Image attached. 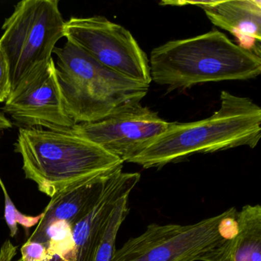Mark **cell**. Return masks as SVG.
<instances>
[{"instance_id":"6da1fadb","label":"cell","mask_w":261,"mask_h":261,"mask_svg":"<svg viewBox=\"0 0 261 261\" xmlns=\"http://www.w3.org/2000/svg\"><path fill=\"white\" fill-rule=\"evenodd\" d=\"M221 106L208 118L170 123L169 128L127 163L144 169L161 168L196 153L247 146L254 148L261 134V109L249 97L221 91Z\"/></svg>"},{"instance_id":"7a4b0ae2","label":"cell","mask_w":261,"mask_h":261,"mask_svg":"<svg viewBox=\"0 0 261 261\" xmlns=\"http://www.w3.org/2000/svg\"><path fill=\"white\" fill-rule=\"evenodd\" d=\"M149 62L152 82L170 89L250 80L261 72L260 56L233 43L217 30L160 45L151 51Z\"/></svg>"},{"instance_id":"3957f363","label":"cell","mask_w":261,"mask_h":261,"mask_svg":"<svg viewBox=\"0 0 261 261\" xmlns=\"http://www.w3.org/2000/svg\"><path fill=\"white\" fill-rule=\"evenodd\" d=\"M15 151L22 155L25 177L50 198L77 183L105 175L123 162L68 130L20 128Z\"/></svg>"},{"instance_id":"277c9868","label":"cell","mask_w":261,"mask_h":261,"mask_svg":"<svg viewBox=\"0 0 261 261\" xmlns=\"http://www.w3.org/2000/svg\"><path fill=\"white\" fill-rule=\"evenodd\" d=\"M53 53L64 103L76 124L99 121L138 105L149 92V85L106 68L68 41Z\"/></svg>"},{"instance_id":"5b68a950","label":"cell","mask_w":261,"mask_h":261,"mask_svg":"<svg viewBox=\"0 0 261 261\" xmlns=\"http://www.w3.org/2000/svg\"><path fill=\"white\" fill-rule=\"evenodd\" d=\"M59 4L58 0H23L6 19L0 48L9 62L11 92L53 59L56 43L64 37L65 22Z\"/></svg>"},{"instance_id":"8992f818","label":"cell","mask_w":261,"mask_h":261,"mask_svg":"<svg viewBox=\"0 0 261 261\" xmlns=\"http://www.w3.org/2000/svg\"><path fill=\"white\" fill-rule=\"evenodd\" d=\"M235 207L192 224H151L131 238L111 261H198L237 230Z\"/></svg>"},{"instance_id":"52a82bcc","label":"cell","mask_w":261,"mask_h":261,"mask_svg":"<svg viewBox=\"0 0 261 261\" xmlns=\"http://www.w3.org/2000/svg\"><path fill=\"white\" fill-rule=\"evenodd\" d=\"M64 37L100 65L150 86L149 59L122 25L103 16L72 17L65 22Z\"/></svg>"},{"instance_id":"ba28073f","label":"cell","mask_w":261,"mask_h":261,"mask_svg":"<svg viewBox=\"0 0 261 261\" xmlns=\"http://www.w3.org/2000/svg\"><path fill=\"white\" fill-rule=\"evenodd\" d=\"M169 125L158 113L138 103L99 121L77 123L65 130L97 145L124 163L163 134Z\"/></svg>"},{"instance_id":"9c48e42d","label":"cell","mask_w":261,"mask_h":261,"mask_svg":"<svg viewBox=\"0 0 261 261\" xmlns=\"http://www.w3.org/2000/svg\"><path fill=\"white\" fill-rule=\"evenodd\" d=\"M2 110L23 128L60 131L76 124L67 112L53 59L12 91Z\"/></svg>"},{"instance_id":"30bf717a","label":"cell","mask_w":261,"mask_h":261,"mask_svg":"<svg viewBox=\"0 0 261 261\" xmlns=\"http://www.w3.org/2000/svg\"><path fill=\"white\" fill-rule=\"evenodd\" d=\"M164 4H191L200 7L212 24L234 36L238 45L260 56L261 3L259 0H212Z\"/></svg>"},{"instance_id":"8fae6325","label":"cell","mask_w":261,"mask_h":261,"mask_svg":"<svg viewBox=\"0 0 261 261\" xmlns=\"http://www.w3.org/2000/svg\"><path fill=\"white\" fill-rule=\"evenodd\" d=\"M237 230L200 261H261V207L247 204L237 213Z\"/></svg>"},{"instance_id":"7c38bea8","label":"cell","mask_w":261,"mask_h":261,"mask_svg":"<svg viewBox=\"0 0 261 261\" xmlns=\"http://www.w3.org/2000/svg\"><path fill=\"white\" fill-rule=\"evenodd\" d=\"M129 195L123 196L114 207L97 250L95 261H111L116 251L117 233L122 223L124 221L129 214Z\"/></svg>"},{"instance_id":"4fadbf2b","label":"cell","mask_w":261,"mask_h":261,"mask_svg":"<svg viewBox=\"0 0 261 261\" xmlns=\"http://www.w3.org/2000/svg\"><path fill=\"white\" fill-rule=\"evenodd\" d=\"M0 186L2 188L4 194V198H5L4 216H5L6 222H7L9 228H10V235L13 238L16 236L18 231V224L22 226L28 233L30 228L39 224L41 218H42V214L38 215V216H30V215H25L21 213L20 212L17 210L14 203L10 198L7 189H6L1 178H0Z\"/></svg>"},{"instance_id":"5bb4252c","label":"cell","mask_w":261,"mask_h":261,"mask_svg":"<svg viewBox=\"0 0 261 261\" xmlns=\"http://www.w3.org/2000/svg\"><path fill=\"white\" fill-rule=\"evenodd\" d=\"M11 92L9 62L2 48H0V103L6 102Z\"/></svg>"},{"instance_id":"9a60e30c","label":"cell","mask_w":261,"mask_h":261,"mask_svg":"<svg viewBox=\"0 0 261 261\" xmlns=\"http://www.w3.org/2000/svg\"><path fill=\"white\" fill-rule=\"evenodd\" d=\"M17 252V247L12 244L10 240H7L0 249V261H23L22 258L13 260Z\"/></svg>"},{"instance_id":"2e32d148","label":"cell","mask_w":261,"mask_h":261,"mask_svg":"<svg viewBox=\"0 0 261 261\" xmlns=\"http://www.w3.org/2000/svg\"><path fill=\"white\" fill-rule=\"evenodd\" d=\"M13 126V123L6 117L4 113H0V132L10 129Z\"/></svg>"}]
</instances>
